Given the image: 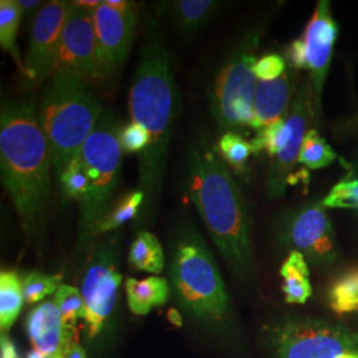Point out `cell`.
<instances>
[{
	"mask_svg": "<svg viewBox=\"0 0 358 358\" xmlns=\"http://www.w3.org/2000/svg\"><path fill=\"white\" fill-rule=\"evenodd\" d=\"M26 331L34 350L47 358H65L76 343L75 329L65 327L55 300L44 301L28 313Z\"/></svg>",
	"mask_w": 358,
	"mask_h": 358,
	"instance_id": "2e32d148",
	"label": "cell"
},
{
	"mask_svg": "<svg viewBox=\"0 0 358 358\" xmlns=\"http://www.w3.org/2000/svg\"><path fill=\"white\" fill-rule=\"evenodd\" d=\"M169 320L171 321L173 324H176V325H180V324H182L180 315H179L176 309H170V310H169Z\"/></svg>",
	"mask_w": 358,
	"mask_h": 358,
	"instance_id": "f35d334b",
	"label": "cell"
},
{
	"mask_svg": "<svg viewBox=\"0 0 358 358\" xmlns=\"http://www.w3.org/2000/svg\"><path fill=\"white\" fill-rule=\"evenodd\" d=\"M22 22V11L17 0H1L0 1V47L1 50L13 56V62L19 71L24 72V62L22 60L20 52L16 45L17 31Z\"/></svg>",
	"mask_w": 358,
	"mask_h": 358,
	"instance_id": "d4e9b609",
	"label": "cell"
},
{
	"mask_svg": "<svg viewBox=\"0 0 358 358\" xmlns=\"http://www.w3.org/2000/svg\"><path fill=\"white\" fill-rule=\"evenodd\" d=\"M72 72L88 81L103 80L99 62L93 11L72 1L68 13L53 73ZM52 73V75H53Z\"/></svg>",
	"mask_w": 358,
	"mask_h": 358,
	"instance_id": "4fadbf2b",
	"label": "cell"
},
{
	"mask_svg": "<svg viewBox=\"0 0 358 358\" xmlns=\"http://www.w3.org/2000/svg\"><path fill=\"white\" fill-rule=\"evenodd\" d=\"M129 264L136 271L159 275L165 268V254L159 239L149 231H140L130 245Z\"/></svg>",
	"mask_w": 358,
	"mask_h": 358,
	"instance_id": "7402d4cb",
	"label": "cell"
},
{
	"mask_svg": "<svg viewBox=\"0 0 358 358\" xmlns=\"http://www.w3.org/2000/svg\"><path fill=\"white\" fill-rule=\"evenodd\" d=\"M77 6L85 8V10H90V11H94L100 4L101 1L100 0H78V1H73Z\"/></svg>",
	"mask_w": 358,
	"mask_h": 358,
	"instance_id": "74e56055",
	"label": "cell"
},
{
	"mask_svg": "<svg viewBox=\"0 0 358 358\" xmlns=\"http://www.w3.org/2000/svg\"><path fill=\"white\" fill-rule=\"evenodd\" d=\"M278 232L282 244L301 252L312 264L329 267L338 257L332 220L321 199L284 213L279 217Z\"/></svg>",
	"mask_w": 358,
	"mask_h": 358,
	"instance_id": "9c48e42d",
	"label": "cell"
},
{
	"mask_svg": "<svg viewBox=\"0 0 358 358\" xmlns=\"http://www.w3.org/2000/svg\"><path fill=\"white\" fill-rule=\"evenodd\" d=\"M122 275L115 266V251L103 245L94 251L83 275L81 294L85 301V325L90 338L97 337L115 310Z\"/></svg>",
	"mask_w": 358,
	"mask_h": 358,
	"instance_id": "8fae6325",
	"label": "cell"
},
{
	"mask_svg": "<svg viewBox=\"0 0 358 358\" xmlns=\"http://www.w3.org/2000/svg\"><path fill=\"white\" fill-rule=\"evenodd\" d=\"M337 35L338 26L333 17L331 3L328 0L317 1L315 13L308 22L304 34L300 36L306 69L309 72V83L313 92L317 122L322 115V93L331 69Z\"/></svg>",
	"mask_w": 358,
	"mask_h": 358,
	"instance_id": "5bb4252c",
	"label": "cell"
},
{
	"mask_svg": "<svg viewBox=\"0 0 358 358\" xmlns=\"http://www.w3.org/2000/svg\"><path fill=\"white\" fill-rule=\"evenodd\" d=\"M337 158L338 154L333 150L320 131L317 129H309L300 150L299 164L309 170H320L331 166Z\"/></svg>",
	"mask_w": 358,
	"mask_h": 358,
	"instance_id": "484cf974",
	"label": "cell"
},
{
	"mask_svg": "<svg viewBox=\"0 0 358 358\" xmlns=\"http://www.w3.org/2000/svg\"><path fill=\"white\" fill-rule=\"evenodd\" d=\"M145 205V194L138 190L125 195L122 199L118 201V203L109 210L106 217H103L97 229V236L115 230L125 224L129 220L137 217V213L140 211L141 206Z\"/></svg>",
	"mask_w": 358,
	"mask_h": 358,
	"instance_id": "83f0119b",
	"label": "cell"
},
{
	"mask_svg": "<svg viewBox=\"0 0 358 358\" xmlns=\"http://www.w3.org/2000/svg\"><path fill=\"white\" fill-rule=\"evenodd\" d=\"M268 338L276 358H338L358 349V332L312 319L279 321Z\"/></svg>",
	"mask_w": 358,
	"mask_h": 358,
	"instance_id": "ba28073f",
	"label": "cell"
},
{
	"mask_svg": "<svg viewBox=\"0 0 358 358\" xmlns=\"http://www.w3.org/2000/svg\"><path fill=\"white\" fill-rule=\"evenodd\" d=\"M328 304L338 316L358 313V266L334 278L328 289Z\"/></svg>",
	"mask_w": 358,
	"mask_h": 358,
	"instance_id": "cb8c5ba5",
	"label": "cell"
},
{
	"mask_svg": "<svg viewBox=\"0 0 358 358\" xmlns=\"http://www.w3.org/2000/svg\"><path fill=\"white\" fill-rule=\"evenodd\" d=\"M17 4L22 11V20L27 19L34 22L43 8L40 0H17Z\"/></svg>",
	"mask_w": 358,
	"mask_h": 358,
	"instance_id": "e575fe53",
	"label": "cell"
},
{
	"mask_svg": "<svg viewBox=\"0 0 358 358\" xmlns=\"http://www.w3.org/2000/svg\"><path fill=\"white\" fill-rule=\"evenodd\" d=\"M1 182L28 236L44 230L51 192V150L35 103L7 101L0 112Z\"/></svg>",
	"mask_w": 358,
	"mask_h": 358,
	"instance_id": "6da1fadb",
	"label": "cell"
},
{
	"mask_svg": "<svg viewBox=\"0 0 358 358\" xmlns=\"http://www.w3.org/2000/svg\"><path fill=\"white\" fill-rule=\"evenodd\" d=\"M23 280L15 271L0 272V328L8 331L17 319L23 303Z\"/></svg>",
	"mask_w": 358,
	"mask_h": 358,
	"instance_id": "603a6c76",
	"label": "cell"
},
{
	"mask_svg": "<svg viewBox=\"0 0 358 358\" xmlns=\"http://www.w3.org/2000/svg\"><path fill=\"white\" fill-rule=\"evenodd\" d=\"M260 40L262 28L256 27L242 38L214 80L210 94L211 113L223 133L242 134L245 129H251L259 81L254 65Z\"/></svg>",
	"mask_w": 358,
	"mask_h": 358,
	"instance_id": "52a82bcc",
	"label": "cell"
},
{
	"mask_svg": "<svg viewBox=\"0 0 358 358\" xmlns=\"http://www.w3.org/2000/svg\"><path fill=\"white\" fill-rule=\"evenodd\" d=\"M125 292L129 309L137 316H146L154 308L164 306L170 294L166 279L150 276L143 280L128 278L125 282Z\"/></svg>",
	"mask_w": 358,
	"mask_h": 358,
	"instance_id": "d6986e66",
	"label": "cell"
},
{
	"mask_svg": "<svg viewBox=\"0 0 358 358\" xmlns=\"http://www.w3.org/2000/svg\"><path fill=\"white\" fill-rule=\"evenodd\" d=\"M62 285L60 275H45L40 272H32L27 275L23 280V294L28 304H36L47 296L56 294Z\"/></svg>",
	"mask_w": 358,
	"mask_h": 358,
	"instance_id": "1f68e13d",
	"label": "cell"
},
{
	"mask_svg": "<svg viewBox=\"0 0 358 358\" xmlns=\"http://www.w3.org/2000/svg\"><path fill=\"white\" fill-rule=\"evenodd\" d=\"M118 117L105 110L81 149V161L88 177V192L78 203V244L84 248L97 236V229L109 213L122 165V129Z\"/></svg>",
	"mask_w": 358,
	"mask_h": 358,
	"instance_id": "8992f818",
	"label": "cell"
},
{
	"mask_svg": "<svg viewBox=\"0 0 358 358\" xmlns=\"http://www.w3.org/2000/svg\"><path fill=\"white\" fill-rule=\"evenodd\" d=\"M55 303L60 310V315L64 321L66 328L75 329L77 321L80 319L85 320L87 307L81 291L76 287L62 284L60 288L55 294Z\"/></svg>",
	"mask_w": 358,
	"mask_h": 358,
	"instance_id": "f1b7e54d",
	"label": "cell"
},
{
	"mask_svg": "<svg viewBox=\"0 0 358 358\" xmlns=\"http://www.w3.org/2000/svg\"><path fill=\"white\" fill-rule=\"evenodd\" d=\"M189 195L232 275L252 287L256 267L251 245V219L236 180L223 159L196 142L187 155Z\"/></svg>",
	"mask_w": 358,
	"mask_h": 358,
	"instance_id": "3957f363",
	"label": "cell"
},
{
	"mask_svg": "<svg viewBox=\"0 0 358 358\" xmlns=\"http://www.w3.org/2000/svg\"><path fill=\"white\" fill-rule=\"evenodd\" d=\"M93 22L103 80L110 78L128 59L136 35L137 13H121L103 0L93 11Z\"/></svg>",
	"mask_w": 358,
	"mask_h": 358,
	"instance_id": "9a60e30c",
	"label": "cell"
},
{
	"mask_svg": "<svg viewBox=\"0 0 358 358\" xmlns=\"http://www.w3.org/2000/svg\"><path fill=\"white\" fill-rule=\"evenodd\" d=\"M217 153L223 162L238 174L243 173L247 161L252 155L251 142L244 140L243 136L234 131H226L217 141Z\"/></svg>",
	"mask_w": 358,
	"mask_h": 358,
	"instance_id": "4316f807",
	"label": "cell"
},
{
	"mask_svg": "<svg viewBox=\"0 0 358 358\" xmlns=\"http://www.w3.org/2000/svg\"><path fill=\"white\" fill-rule=\"evenodd\" d=\"M65 358H87V353H85V350L81 348V345H78L77 343H75L73 345L69 348V350H68Z\"/></svg>",
	"mask_w": 358,
	"mask_h": 358,
	"instance_id": "8d00e7d4",
	"label": "cell"
},
{
	"mask_svg": "<svg viewBox=\"0 0 358 358\" xmlns=\"http://www.w3.org/2000/svg\"><path fill=\"white\" fill-rule=\"evenodd\" d=\"M179 97L164 41L152 34L142 45L140 63L129 92V113L149 134L140 154V187L148 219L155 213L166 173L170 141L178 115Z\"/></svg>",
	"mask_w": 358,
	"mask_h": 358,
	"instance_id": "7a4b0ae2",
	"label": "cell"
},
{
	"mask_svg": "<svg viewBox=\"0 0 358 358\" xmlns=\"http://www.w3.org/2000/svg\"><path fill=\"white\" fill-rule=\"evenodd\" d=\"M169 275L179 306L190 317L215 331L227 328L230 296L214 256L194 227L179 231Z\"/></svg>",
	"mask_w": 358,
	"mask_h": 358,
	"instance_id": "5b68a950",
	"label": "cell"
},
{
	"mask_svg": "<svg viewBox=\"0 0 358 358\" xmlns=\"http://www.w3.org/2000/svg\"><path fill=\"white\" fill-rule=\"evenodd\" d=\"M223 3L215 0H176L161 3L170 22L185 35H195L205 29L222 10Z\"/></svg>",
	"mask_w": 358,
	"mask_h": 358,
	"instance_id": "ac0fdd59",
	"label": "cell"
},
{
	"mask_svg": "<svg viewBox=\"0 0 358 358\" xmlns=\"http://www.w3.org/2000/svg\"><path fill=\"white\" fill-rule=\"evenodd\" d=\"M344 167L345 174L333 185L321 203L325 208L355 211L358 217V146Z\"/></svg>",
	"mask_w": 358,
	"mask_h": 358,
	"instance_id": "44dd1931",
	"label": "cell"
},
{
	"mask_svg": "<svg viewBox=\"0 0 358 358\" xmlns=\"http://www.w3.org/2000/svg\"><path fill=\"white\" fill-rule=\"evenodd\" d=\"M287 69H288L287 60L282 57V55H278V53L264 55L259 57L254 65V72L257 80L260 81L278 80L285 73Z\"/></svg>",
	"mask_w": 358,
	"mask_h": 358,
	"instance_id": "d6a6232c",
	"label": "cell"
},
{
	"mask_svg": "<svg viewBox=\"0 0 358 358\" xmlns=\"http://www.w3.org/2000/svg\"><path fill=\"white\" fill-rule=\"evenodd\" d=\"M0 358H20L13 340L6 334L0 338Z\"/></svg>",
	"mask_w": 358,
	"mask_h": 358,
	"instance_id": "d590c367",
	"label": "cell"
},
{
	"mask_svg": "<svg viewBox=\"0 0 358 358\" xmlns=\"http://www.w3.org/2000/svg\"><path fill=\"white\" fill-rule=\"evenodd\" d=\"M103 113V103L88 80L72 72H57L50 77L38 115L57 179L81 153Z\"/></svg>",
	"mask_w": 358,
	"mask_h": 358,
	"instance_id": "277c9868",
	"label": "cell"
},
{
	"mask_svg": "<svg viewBox=\"0 0 358 358\" xmlns=\"http://www.w3.org/2000/svg\"><path fill=\"white\" fill-rule=\"evenodd\" d=\"M120 142L125 152L141 154L149 145V134L138 122L130 121L121 129Z\"/></svg>",
	"mask_w": 358,
	"mask_h": 358,
	"instance_id": "836d02e7",
	"label": "cell"
},
{
	"mask_svg": "<svg viewBox=\"0 0 358 358\" xmlns=\"http://www.w3.org/2000/svg\"><path fill=\"white\" fill-rule=\"evenodd\" d=\"M287 136L282 150L272 159L267 174L266 196L269 201L282 198L289 186L296 164H299V155L303 146L304 137L309 125L317 122L315 112L313 92L307 78L300 80L294 103L287 115Z\"/></svg>",
	"mask_w": 358,
	"mask_h": 358,
	"instance_id": "30bf717a",
	"label": "cell"
},
{
	"mask_svg": "<svg viewBox=\"0 0 358 358\" xmlns=\"http://www.w3.org/2000/svg\"><path fill=\"white\" fill-rule=\"evenodd\" d=\"M299 71L288 66L280 78L257 81L251 129L259 131L287 117L300 84Z\"/></svg>",
	"mask_w": 358,
	"mask_h": 358,
	"instance_id": "e0dca14e",
	"label": "cell"
},
{
	"mask_svg": "<svg viewBox=\"0 0 358 358\" xmlns=\"http://www.w3.org/2000/svg\"><path fill=\"white\" fill-rule=\"evenodd\" d=\"M287 117L276 121L275 124L267 128L256 131V136L251 142L252 153L267 154L271 159H273L282 150V145L287 136Z\"/></svg>",
	"mask_w": 358,
	"mask_h": 358,
	"instance_id": "f546056e",
	"label": "cell"
},
{
	"mask_svg": "<svg viewBox=\"0 0 358 358\" xmlns=\"http://www.w3.org/2000/svg\"><path fill=\"white\" fill-rule=\"evenodd\" d=\"M59 180L66 198L77 201L78 203L85 198L88 192V177L80 154L65 167Z\"/></svg>",
	"mask_w": 358,
	"mask_h": 358,
	"instance_id": "4dcf8cb0",
	"label": "cell"
},
{
	"mask_svg": "<svg viewBox=\"0 0 358 358\" xmlns=\"http://www.w3.org/2000/svg\"><path fill=\"white\" fill-rule=\"evenodd\" d=\"M282 279V291L288 304L301 306L313 294L309 280V266L306 256L297 251H291L282 262L280 268Z\"/></svg>",
	"mask_w": 358,
	"mask_h": 358,
	"instance_id": "ffe728a7",
	"label": "cell"
},
{
	"mask_svg": "<svg viewBox=\"0 0 358 358\" xmlns=\"http://www.w3.org/2000/svg\"><path fill=\"white\" fill-rule=\"evenodd\" d=\"M338 358H358V349L357 350H349L344 355H341Z\"/></svg>",
	"mask_w": 358,
	"mask_h": 358,
	"instance_id": "ab89813d",
	"label": "cell"
},
{
	"mask_svg": "<svg viewBox=\"0 0 358 358\" xmlns=\"http://www.w3.org/2000/svg\"><path fill=\"white\" fill-rule=\"evenodd\" d=\"M71 7L72 1H48L32 22L23 72L27 88H36L52 76Z\"/></svg>",
	"mask_w": 358,
	"mask_h": 358,
	"instance_id": "7c38bea8",
	"label": "cell"
}]
</instances>
